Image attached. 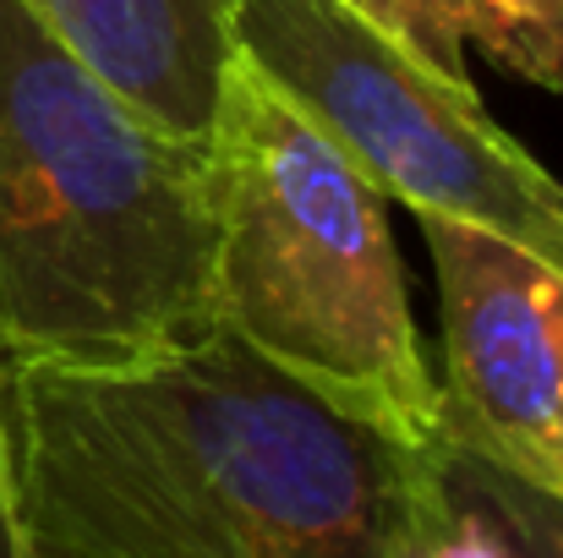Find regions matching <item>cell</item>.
<instances>
[{
  "instance_id": "6",
  "label": "cell",
  "mask_w": 563,
  "mask_h": 558,
  "mask_svg": "<svg viewBox=\"0 0 563 558\" xmlns=\"http://www.w3.org/2000/svg\"><path fill=\"white\" fill-rule=\"evenodd\" d=\"M88 72L181 143H208L235 66L230 0H22Z\"/></svg>"
},
{
  "instance_id": "9",
  "label": "cell",
  "mask_w": 563,
  "mask_h": 558,
  "mask_svg": "<svg viewBox=\"0 0 563 558\" xmlns=\"http://www.w3.org/2000/svg\"><path fill=\"white\" fill-rule=\"evenodd\" d=\"M498 22L493 61L526 83L563 94V0H482Z\"/></svg>"
},
{
  "instance_id": "7",
  "label": "cell",
  "mask_w": 563,
  "mask_h": 558,
  "mask_svg": "<svg viewBox=\"0 0 563 558\" xmlns=\"http://www.w3.org/2000/svg\"><path fill=\"white\" fill-rule=\"evenodd\" d=\"M399 558H563V499L438 427Z\"/></svg>"
},
{
  "instance_id": "10",
  "label": "cell",
  "mask_w": 563,
  "mask_h": 558,
  "mask_svg": "<svg viewBox=\"0 0 563 558\" xmlns=\"http://www.w3.org/2000/svg\"><path fill=\"white\" fill-rule=\"evenodd\" d=\"M0 558H27V548H22V521H16V482H11L5 405H0Z\"/></svg>"
},
{
  "instance_id": "5",
  "label": "cell",
  "mask_w": 563,
  "mask_h": 558,
  "mask_svg": "<svg viewBox=\"0 0 563 558\" xmlns=\"http://www.w3.org/2000/svg\"><path fill=\"white\" fill-rule=\"evenodd\" d=\"M438 274V427L563 499V274L526 247L421 214Z\"/></svg>"
},
{
  "instance_id": "4",
  "label": "cell",
  "mask_w": 563,
  "mask_h": 558,
  "mask_svg": "<svg viewBox=\"0 0 563 558\" xmlns=\"http://www.w3.org/2000/svg\"><path fill=\"white\" fill-rule=\"evenodd\" d=\"M235 55L279 88L367 182L476 225L563 274V182L476 99L356 0H230Z\"/></svg>"
},
{
  "instance_id": "3",
  "label": "cell",
  "mask_w": 563,
  "mask_h": 558,
  "mask_svg": "<svg viewBox=\"0 0 563 558\" xmlns=\"http://www.w3.org/2000/svg\"><path fill=\"white\" fill-rule=\"evenodd\" d=\"M208 318L399 444L438 438V378L405 296L388 197L241 55L208 143Z\"/></svg>"
},
{
  "instance_id": "1",
  "label": "cell",
  "mask_w": 563,
  "mask_h": 558,
  "mask_svg": "<svg viewBox=\"0 0 563 558\" xmlns=\"http://www.w3.org/2000/svg\"><path fill=\"white\" fill-rule=\"evenodd\" d=\"M27 558H399L421 449L208 324L121 368L0 362Z\"/></svg>"
},
{
  "instance_id": "8",
  "label": "cell",
  "mask_w": 563,
  "mask_h": 558,
  "mask_svg": "<svg viewBox=\"0 0 563 558\" xmlns=\"http://www.w3.org/2000/svg\"><path fill=\"white\" fill-rule=\"evenodd\" d=\"M356 6L373 11L421 61H432L443 77H460V83H471L465 44H476L487 55L498 50V22L482 0H356Z\"/></svg>"
},
{
  "instance_id": "2",
  "label": "cell",
  "mask_w": 563,
  "mask_h": 558,
  "mask_svg": "<svg viewBox=\"0 0 563 558\" xmlns=\"http://www.w3.org/2000/svg\"><path fill=\"white\" fill-rule=\"evenodd\" d=\"M202 149L0 0V362L121 368L202 335Z\"/></svg>"
}]
</instances>
